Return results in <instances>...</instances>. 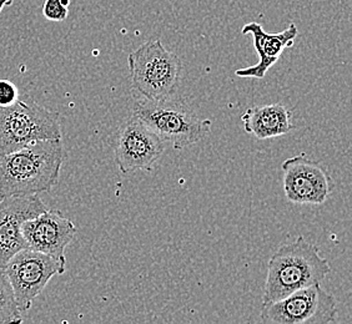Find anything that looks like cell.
Listing matches in <instances>:
<instances>
[{
  "label": "cell",
  "instance_id": "obj_13",
  "mask_svg": "<svg viewBox=\"0 0 352 324\" xmlns=\"http://www.w3.org/2000/svg\"><path fill=\"white\" fill-rule=\"evenodd\" d=\"M292 117V111L283 104H270L248 108L241 115V121L246 134L267 140L292 132L295 128Z\"/></svg>",
  "mask_w": 352,
  "mask_h": 324
},
{
  "label": "cell",
  "instance_id": "obj_7",
  "mask_svg": "<svg viewBox=\"0 0 352 324\" xmlns=\"http://www.w3.org/2000/svg\"><path fill=\"white\" fill-rule=\"evenodd\" d=\"M67 264L32 248L15 253L6 267L9 282L21 313L32 308L35 298L45 290L50 279L64 275Z\"/></svg>",
  "mask_w": 352,
  "mask_h": 324
},
{
  "label": "cell",
  "instance_id": "obj_15",
  "mask_svg": "<svg viewBox=\"0 0 352 324\" xmlns=\"http://www.w3.org/2000/svg\"><path fill=\"white\" fill-rule=\"evenodd\" d=\"M43 15L49 21H64L69 15V9L61 4V0H45Z\"/></svg>",
  "mask_w": 352,
  "mask_h": 324
},
{
  "label": "cell",
  "instance_id": "obj_6",
  "mask_svg": "<svg viewBox=\"0 0 352 324\" xmlns=\"http://www.w3.org/2000/svg\"><path fill=\"white\" fill-rule=\"evenodd\" d=\"M338 317L335 297L320 284L295 290L274 303L263 304L260 318L271 324H329Z\"/></svg>",
  "mask_w": 352,
  "mask_h": 324
},
{
  "label": "cell",
  "instance_id": "obj_16",
  "mask_svg": "<svg viewBox=\"0 0 352 324\" xmlns=\"http://www.w3.org/2000/svg\"><path fill=\"white\" fill-rule=\"evenodd\" d=\"M19 99L18 88L12 81L0 79V106L6 108L13 105Z\"/></svg>",
  "mask_w": 352,
  "mask_h": 324
},
{
  "label": "cell",
  "instance_id": "obj_5",
  "mask_svg": "<svg viewBox=\"0 0 352 324\" xmlns=\"http://www.w3.org/2000/svg\"><path fill=\"white\" fill-rule=\"evenodd\" d=\"M61 139L59 114L43 108L30 97L0 106V156L34 142Z\"/></svg>",
  "mask_w": 352,
  "mask_h": 324
},
{
  "label": "cell",
  "instance_id": "obj_18",
  "mask_svg": "<svg viewBox=\"0 0 352 324\" xmlns=\"http://www.w3.org/2000/svg\"><path fill=\"white\" fill-rule=\"evenodd\" d=\"M61 4H63L64 7L69 8V5H70V0H61Z\"/></svg>",
  "mask_w": 352,
  "mask_h": 324
},
{
  "label": "cell",
  "instance_id": "obj_1",
  "mask_svg": "<svg viewBox=\"0 0 352 324\" xmlns=\"http://www.w3.org/2000/svg\"><path fill=\"white\" fill-rule=\"evenodd\" d=\"M64 162L61 139L43 140L0 156V198L49 192Z\"/></svg>",
  "mask_w": 352,
  "mask_h": 324
},
{
  "label": "cell",
  "instance_id": "obj_14",
  "mask_svg": "<svg viewBox=\"0 0 352 324\" xmlns=\"http://www.w3.org/2000/svg\"><path fill=\"white\" fill-rule=\"evenodd\" d=\"M23 321L12 284L6 272L0 270V323H21Z\"/></svg>",
  "mask_w": 352,
  "mask_h": 324
},
{
  "label": "cell",
  "instance_id": "obj_3",
  "mask_svg": "<svg viewBox=\"0 0 352 324\" xmlns=\"http://www.w3.org/2000/svg\"><path fill=\"white\" fill-rule=\"evenodd\" d=\"M133 115L148 125L164 142L173 143L175 150H183L210 135L212 121L197 115L183 99L148 100L134 104Z\"/></svg>",
  "mask_w": 352,
  "mask_h": 324
},
{
  "label": "cell",
  "instance_id": "obj_2",
  "mask_svg": "<svg viewBox=\"0 0 352 324\" xmlns=\"http://www.w3.org/2000/svg\"><path fill=\"white\" fill-rule=\"evenodd\" d=\"M331 272L327 258L318 246L298 236L294 242L278 247L267 264L263 304L274 303L295 290L321 284Z\"/></svg>",
  "mask_w": 352,
  "mask_h": 324
},
{
  "label": "cell",
  "instance_id": "obj_8",
  "mask_svg": "<svg viewBox=\"0 0 352 324\" xmlns=\"http://www.w3.org/2000/svg\"><path fill=\"white\" fill-rule=\"evenodd\" d=\"M164 151L165 142L136 116L128 119L118 131L114 152L116 165L124 175L151 170Z\"/></svg>",
  "mask_w": 352,
  "mask_h": 324
},
{
  "label": "cell",
  "instance_id": "obj_12",
  "mask_svg": "<svg viewBox=\"0 0 352 324\" xmlns=\"http://www.w3.org/2000/svg\"><path fill=\"white\" fill-rule=\"evenodd\" d=\"M241 33L244 35H250L252 38L254 47L260 60L256 65L239 69L235 71V74L239 78L264 79L266 73L278 62L285 49L294 45V40L298 38V29L295 24H290L284 32L270 34L266 33L264 27L258 23H248L241 29Z\"/></svg>",
  "mask_w": 352,
  "mask_h": 324
},
{
  "label": "cell",
  "instance_id": "obj_17",
  "mask_svg": "<svg viewBox=\"0 0 352 324\" xmlns=\"http://www.w3.org/2000/svg\"><path fill=\"white\" fill-rule=\"evenodd\" d=\"M14 0H0V14L6 7H10L13 4Z\"/></svg>",
  "mask_w": 352,
  "mask_h": 324
},
{
  "label": "cell",
  "instance_id": "obj_4",
  "mask_svg": "<svg viewBox=\"0 0 352 324\" xmlns=\"http://www.w3.org/2000/svg\"><path fill=\"white\" fill-rule=\"evenodd\" d=\"M128 62L133 88L144 99L165 100L176 94L183 62L159 39L142 44L129 55Z\"/></svg>",
  "mask_w": 352,
  "mask_h": 324
},
{
  "label": "cell",
  "instance_id": "obj_9",
  "mask_svg": "<svg viewBox=\"0 0 352 324\" xmlns=\"http://www.w3.org/2000/svg\"><path fill=\"white\" fill-rule=\"evenodd\" d=\"M286 198L296 205H322L331 195L333 181L329 171L306 154H298L281 165Z\"/></svg>",
  "mask_w": 352,
  "mask_h": 324
},
{
  "label": "cell",
  "instance_id": "obj_10",
  "mask_svg": "<svg viewBox=\"0 0 352 324\" xmlns=\"http://www.w3.org/2000/svg\"><path fill=\"white\" fill-rule=\"evenodd\" d=\"M76 227L72 220L56 209H45L21 226L28 247L67 264L65 250L73 242Z\"/></svg>",
  "mask_w": 352,
  "mask_h": 324
},
{
  "label": "cell",
  "instance_id": "obj_11",
  "mask_svg": "<svg viewBox=\"0 0 352 324\" xmlns=\"http://www.w3.org/2000/svg\"><path fill=\"white\" fill-rule=\"evenodd\" d=\"M45 209L47 206L38 195L0 198V270H6L15 253L29 248L21 226Z\"/></svg>",
  "mask_w": 352,
  "mask_h": 324
}]
</instances>
